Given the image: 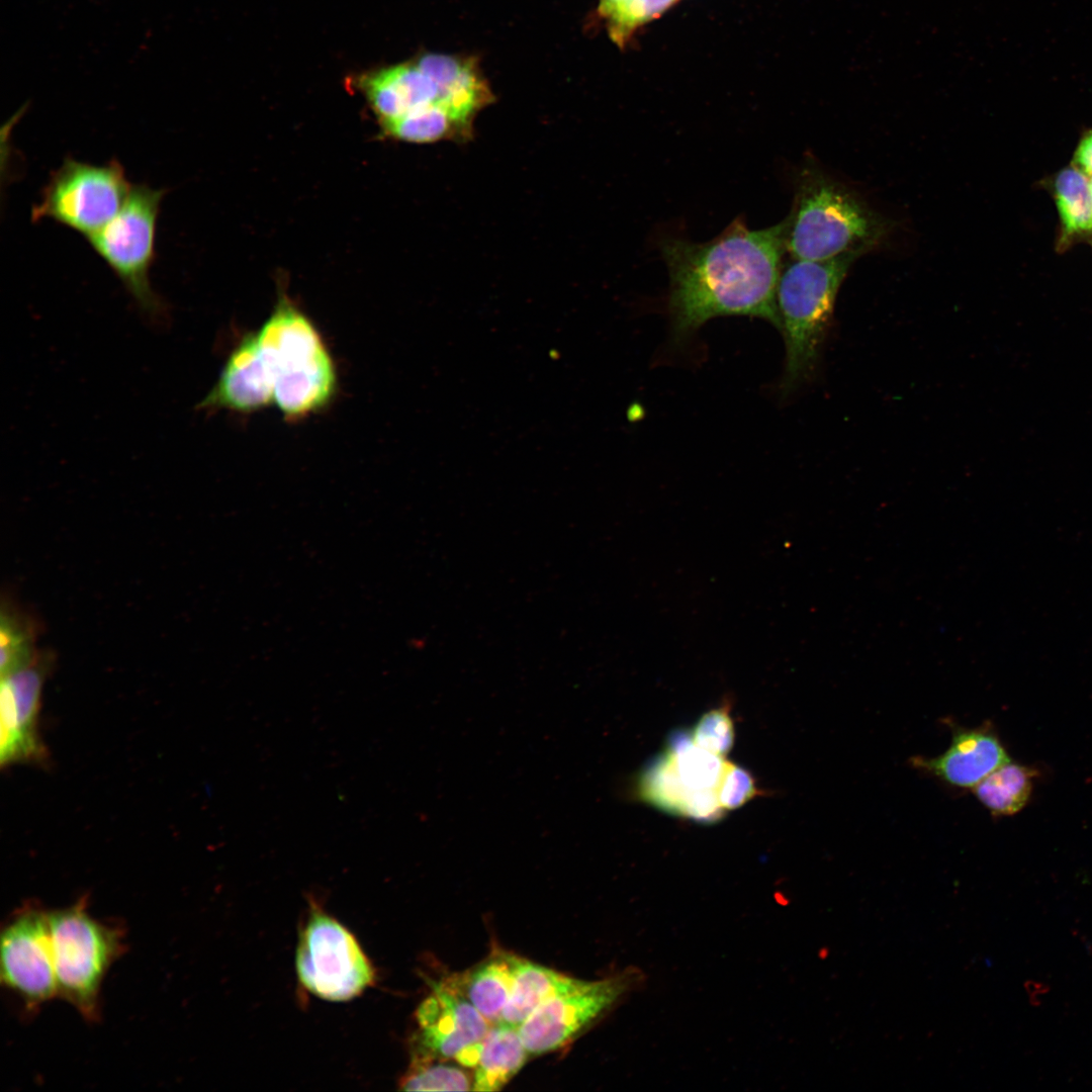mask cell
<instances>
[{"mask_svg":"<svg viewBox=\"0 0 1092 1092\" xmlns=\"http://www.w3.org/2000/svg\"><path fill=\"white\" fill-rule=\"evenodd\" d=\"M787 218L762 230L735 219L706 243L662 242L670 284L672 334L682 340L717 316L748 315L781 329L777 290L786 250Z\"/></svg>","mask_w":1092,"mask_h":1092,"instance_id":"obj_1","label":"cell"},{"mask_svg":"<svg viewBox=\"0 0 1092 1092\" xmlns=\"http://www.w3.org/2000/svg\"><path fill=\"white\" fill-rule=\"evenodd\" d=\"M786 218V250L796 260L861 256L881 245L891 229L856 192L816 167L802 171Z\"/></svg>","mask_w":1092,"mask_h":1092,"instance_id":"obj_2","label":"cell"},{"mask_svg":"<svg viewBox=\"0 0 1092 1092\" xmlns=\"http://www.w3.org/2000/svg\"><path fill=\"white\" fill-rule=\"evenodd\" d=\"M273 384V403L289 420L322 411L337 391L333 358L314 324L285 295L255 332Z\"/></svg>","mask_w":1092,"mask_h":1092,"instance_id":"obj_3","label":"cell"},{"mask_svg":"<svg viewBox=\"0 0 1092 1092\" xmlns=\"http://www.w3.org/2000/svg\"><path fill=\"white\" fill-rule=\"evenodd\" d=\"M859 255L796 260L781 273L777 303L786 360L781 389L794 390L814 373L830 325L836 296Z\"/></svg>","mask_w":1092,"mask_h":1092,"instance_id":"obj_4","label":"cell"},{"mask_svg":"<svg viewBox=\"0 0 1092 1092\" xmlns=\"http://www.w3.org/2000/svg\"><path fill=\"white\" fill-rule=\"evenodd\" d=\"M48 919L58 995L95 1020L102 982L123 946L120 930L93 918L87 898L48 911Z\"/></svg>","mask_w":1092,"mask_h":1092,"instance_id":"obj_5","label":"cell"},{"mask_svg":"<svg viewBox=\"0 0 1092 1092\" xmlns=\"http://www.w3.org/2000/svg\"><path fill=\"white\" fill-rule=\"evenodd\" d=\"M167 191L148 184L132 185L118 213L87 239L138 306L155 320L163 318L167 311L150 281L156 258L157 221Z\"/></svg>","mask_w":1092,"mask_h":1092,"instance_id":"obj_6","label":"cell"},{"mask_svg":"<svg viewBox=\"0 0 1092 1092\" xmlns=\"http://www.w3.org/2000/svg\"><path fill=\"white\" fill-rule=\"evenodd\" d=\"M131 187L114 159L95 165L67 157L51 173L31 220L49 218L88 239L118 213Z\"/></svg>","mask_w":1092,"mask_h":1092,"instance_id":"obj_7","label":"cell"},{"mask_svg":"<svg viewBox=\"0 0 1092 1092\" xmlns=\"http://www.w3.org/2000/svg\"><path fill=\"white\" fill-rule=\"evenodd\" d=\"M295 967L301 985L330 1001L350 1000L375 981L372 964L355 936L315 908L299 933Z\"/></svg>","mask_w":1092,"mask_h":1092,"instance_id":"obj_8","label":"cell"},{"mask_svg":"<svg viewBox=\"0 0 1092 1092\" xmlns=\"http://www.w3.org/2000/svg\"><path fill=\"white\" fill-rule=\"evenodd\" d=\"M644 981L642 971L633 967L602 980H579L540 1005L518 1027L528 1053L542 1055L565 1045Z\"/></svg>","mask_w":1092,"mask_h":1092,"instance_id":"obj_9","label":"cell"},{"mask_svg":"<svg viewBox=\"0 0 1092 1092\" xmlns=\"http://www.w3.org/2000/svg\"><path fill=\"white\" fill-rule=\"evenodd\" d=\"M1 982L30 1010L58 995L48 911L26 905L1 931Z\"/></svg>","mask_w":1092,"mask_h":1092,"instance_id":"obj_10","label":"cell"},{"mask_svg":"<svg viewBox=\"0 0 1092 1092\" xmlns=\"http://www.w3.org/2000/svg\"><path fill=\"white\" fill-rule=\"evenodd\" d=\"M416 1055L436 1060L453 1059L475 1068L491 1024L450 979L432 983L431 994L420 1004Z\"/></svg>","mask_w":1092,"mask_h":1092,"instance_id":"obj_11","label":"cell"},{"mask_svg":"<svg viewBox=\"0 0 1092 1092\" xmlns=\"http://www.w3.org/2000/svg\"><path fill=\"white\" fill-rule=\"evenodd\" d=\"M47 668L40 662L1 677V766L43 764L49 752L38 731Z\"/></svg>","mask_w":1092,"mask_h":1092,"instance_id":"obj_12","label":"cell"},{"mask_svg":"<svg viewBox=\"0 0 1092 1092\" xmlns=\"http://www.w3.org/2000/svg\"><path fill=\"white\" fill-rule=\"evenodd\" d=\"M273 403V385L264 366L255 333L233 348L215 384L198 403L204 412L251 413Z\"/></svg>","mask_w":1092,"mask_h":1092,"instance_id":"obj_13","label":"cell"},{"mask_svg":"<svg viewBox=\"0 0 1092 1092\" xmlns=\"http://www.w3.org/2000/svg\"><path fill=\"white\" fill-rule=\"evenodd\" d=\"M949 747L936 757L916 756L917 768L937 777L948 785L974 788L1000 765L1009 761L998 738L982 728L952 726Z\"/></svg>","mask_w":1092,"mask_h":1092,"instance_id":"obj_14","label":"cell"},{"mask_svg":"<svg viewBox=\"0 0 1092 1092\" xmlns=\"http://www.w3.org/2000/svg\"><path fill=\"white\" fill-rule=\"evenodd\" d=\"M416 65L438 88V103L469 133L475 114L492 101L477 66L469 59L427 54Z\"/></svg>","mask_w":1092,"mask_h":1092,"instance_id":"obj_15","label":"cell"},{"mask_svg":"<svg viewBox=\"0 0 1092 1092\" xmlns=\"http://www.w3.org/2000/svg\"><path fill=\"white\" fill-rule=\"evenodd\" d=\"M1058 213L1055 250L1063 254L1078 244L1092 247V193L1089 177L1070 164L1041 181Z\"/></svg>","mask_w":1092,"mask_h":1092,"instance_id":"obj_16","label":"cell"},{"mask_svg":"<svg viewBox=\"0 0 1092 1092\" xmlns=\"http://www.w3.org/2000/svg\"><path fill=\"white\" fill-rule=\"evenodd\" d=\"M519 959L516 954L497 951L469 971L450 978L491 1025L502 1020Z\"/></svg>","mask_w":1092,"mask_h":1092,"instance_id":"obj_17","label":"cell"},{"mask_svg":"<svg viewBox=\"0 0 1092 1092\" xmlns=\"http://www.w3.org/2000/svg\"><path fill=\"white\" fill-rule=\"evenodd\" d=\"M528 1055L518 1027L505 1022L491 1025L475 1066L471 1090H500L521 1070Z\"/></svg>","mask_w":1092,"mask_h":1092,"instance_id":"obj_18","label":"cell"},{"mask_svg":"<svg viewBox=\"0 0 1092 1092\" xmlns=\"http://www.w3.org/2000/svg\"><path fill=\"white\" fill-rule=\"evenodd\" d=\"M578 982L579 979L520 958L500 1022L519 1027L540 1005Z\"/></svg>","mask_w":1092,"mask_h":1092,"instance_id":"obj_19","label":"cell"},{"mask_svg":"<svg viewBox=\"0 0 1092 1092\" xmlns=\"http://www.w3.org/2000/svg\"><path fill=\"white\" fill-rule=\"evenodd\" d=\"M666 753L679 781L688 790L716 791L725 759L696 745L690 732H673L668 739Z\"/></svg>","mask_w":1092,"mask_h":1092,"instance_id":"obj_20","label":"cell"},{"mask_svg":"<svg viewBox=\"0 0 1092 1092\" xmlns=\"http://www.w3.org/2000/svg\"><path fill=\"white\" fill-rule=\"evenodd\" d=\"M1033 772L1010 761L1000 765L973 789L977 799L994 815H1012L1030 796Z\"/></svg>","mask_w":1092,"mask_h":1092,"instance_id":"obj_21","label":"cell"},{"mask_svg":"<svg viewBox=\"0 0 1092 1092\" xmlns=\"http://www.w3.org/2000/svg\"><path fill=\"white\" fill-rule=\"evenodd\" d=\"M380 125L384 135L415 144L467 138L469 134L439 103L412 110Z\"/></svg>","mask_w":1092,"mask_h":1092,"instance_id":"obj_22","label":"cell"},{"mask_svg":"<svg viewBox=\"0 0 1092 1092\" xmlns=\"http://www.w3.org/2000/svg\"><path fill=\"white\" fill-rule=\"evenodd\" d=\"M692 793L679 781L666 752L647 767L640 780L641 797L654 806L675 815L685 816L687 803Z\"/></svg>","mask_w":1092,"mask_h":1092,"instance_id":"obj_23","label":"cell"},{"mask_svg":"<svg viewBox=\"0 0 1092 1092\" xmlns=\"http://www.w3.org/2000/svg\"><path fill=\"white\" fill-rule=\"evenodd\" d=\"M442 1060L416 1055L407 1072L399 1081L405 1091H467L472 1078L461 1068L442 1063Z\"/></svg>","mask_w":1092,"mask_h":1092,"instance_id":"obj_24","label":"cell"},{"mask_svg":"<svg viewBox=\"0 0 1092 1092\" xmlns=\"http://www.w3.org/2000/svg\"><path fill=\"white\" fill-rule=\"evenodd\" d=\"M691 734L696 745L724 758L735 736L728 705L703 714Z\"/></svg>","mask_w":1092,"mask_h":1092,"instance_id":"obj_25","label":"cell"},{"mask_svg":"<svg viewBox=\"0 0 1092 1092\" xmlns=\"http://www.w3.org/2000/svg\"><path fill=\"white\" fill-rule=\"evenodd\" d=\"M676 0H625L608 17L613 40L623 46L639 25L665 11Z\"/></svg>","mask_w":1092,"mask_h":1092,"instance_id":"obj_26","label":"cell"},{"mask_svg":"<svg viewBox=\"0 0 1092 1092\" xmlns=\"http://www.w3.org/2000/svg\"><path fill=\"white\" fill-rule=\"evenodd\" d=\"M1 677L29 666L32 661L29 638L8 614H2L0 628Z\"/></svg>","mask_w":1092,"mask_h":1092,"instance_id":"obj_27","label":"cell"},{"mask_svg":"<svg viewBox=\"0 0 1092 1092\" xmlns=\"http://www.w3.org/2000/svg\"><path fill=\"white\" fill-rule=\"evenodd\" d=\"M716 794L724 810H733L750 801L759 790L756 789L752 776L745 768L726 761Z\"/></svg>","mask_w":1092,"mask_h":1092,"instance_id":"obj_28","label":"cell"},{"mask_svg":"<svg viewBox=\"0 0 1092 1092\" xmlns=\"http://www.w3.org/2000/svg\"><path fill=\"white\" fill-rule=\"evenodd\" d=\"M1071 164L1088 177L1092 176V127L1087 128L1080 135Z\"/></svg>","mask_w":1092,"mask_h":1092,"instance_id":"obj_29","label":"cell"},{"mask_svg":"<svg viewBox=\"0 0 1092 1092\" xmlns=\"http://www.w3.org/2000/svg\"><path fill=\"white\" fill-rule=\"evenodd\" d=\"M624 1L625 0H600L599 10L602 15L609 17Z\"/></svg>","mask_w":1092,"mask_h":1092,"instance_id":"obj_30","label":"cell"},{"mask_svg":"<svg viewBox=\"0 0 1092 1092\" xmlns=\"http://www.w3.org/2000/svg\"><path fill=\"white\" fill-rule=\"evenodd\" d=\"M1089 181H1090V189H1091V193H1092V176L1089 177Z\"/></svg>","mask_w":1092,"mask_h":1092,"instance_id":"obj_31","label":"cell"}]
</instances>
